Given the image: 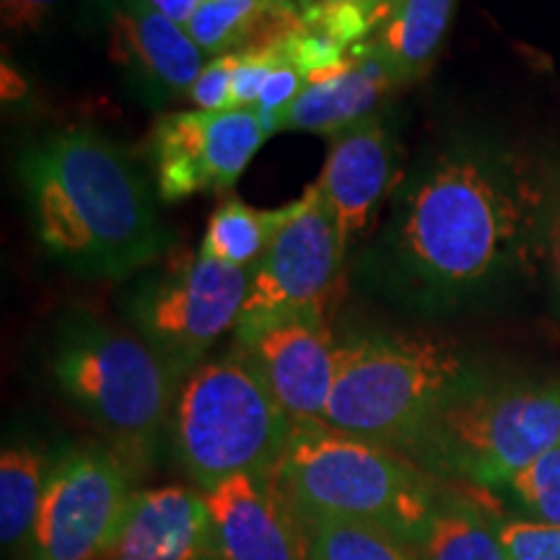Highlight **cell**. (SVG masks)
I'll list each match as a JSON object with an SVG mask.
<instances>
[{
	"instance_id": "cell-1",
	"label": "cell",
	"mask_w": 560,
	"mask_h": 560,
	"mask_svg": "<svg viewBox=\"0 0 560 560\" xmlns=\"http://www.w3.org/2000/svg\"><path fill=\"white\" fill-rule=\"evenodd\" d=\"M558 192L529 153L475 132L444 136L392 192L355 280L405 312L472 304L537 270Z\"/></svg>"
},
{
	"instance_id": "cell-2",
	"label": "cell",
	"mask_w": 560,
	"mask_h": 560,
	"mask_svg": "<svg viewBox=\"0 0 560 560\" xmlns=\"http://www.w3.org/2000/svg\"><path fill=\"white\" fill-rule=\"evenodd\" d=\"M42 247L62 268L122 280L172 244L136 161L91 128L39 138L16 161Z\"/></svg>"
},
{
	"instance_id": "cell-3",
	"label": "cell",
	"mask_w": 560,
	"mask_h": 560,
	"mask_svg": "<svg viewBox=\"0 0 560 560\" xmlns=\"http://www.w3.org/2000/svg\"><path fill=\"white\" fill-rule=\"evenodd\" d=\"M47 371L132 475L151 465L182 380L149 342L96 314L68 312L47 342Z\"/></svg>"
},
{
	"instance_id": "cell-4",
	"label": "cell",
	"mask_w": 560,
	"mask_h": 560,
	"mask_svg": "<svg viewBox=\"0 0 560 560\" xmlns=\"http://www.w3.org/2000/svg\"><path fill=\"white\" fill-rule=\"evenodd\" d=\"M272 480L296 516L369 524L416 550L446 493L405 454L325 423H293Z\"/></svg>"
},
{
	"instance_id": "cell-5",
	"label": "cell",
	"mask_w": 560,
	"mask_h": 560,
	"mask_svg": "<svg viewBox=\"0 0 560 560\" xmlns=\"http://www.w3.org/2000/svg\"><path fill=\"white\" fill-rule=\"evenodd\" d=\"M472 369L444 335L355 327L338 340L325 420L335 431L400 452Z\"/></svg>"
},
{
	"instance_id": "cell-6",
	"label": "cell",
	"mask_w": 560,
	"mask_h": 560,
	"mask_svg": "<svg viewBox=\"0 0 560 560\" xmlns=\"http://www.w3.org/2000/svg\"><path fill=\"white\" fill-rule=\"evenodd\" d=\"M560 441V382L472 374L431 412L402 454L436 478L506 488Z\"/></svg>"
},
{
	"instance_id": "cell-7",
	"label": "cell",
	"mask_w": 560,
	"mask_h": 560,
	"mask_svg": "<svg viewBox=\"0 0 560 560\" xmlns=\"http://www.w3.org/2000/svg\"><path fill=\"white\" fill-rule=\"evenodd\" d=\"M170 431L182 470L206 493L236 475L276 478L293 420L231 348L182 380Z\"/></svg>"
},
{
	"instance_id": "cell-8",
	"label": "cell",
	"mask_w": 560,
	"mask_h": 560,
	"mask_svg": "<svg viewBox=\"0 0 560 560\" xmlns=\"http://www.w3.org/2000/svg\"><path fill=\"white\" fill-rule=\"evenodd\" d=\"M252 272L255 268L182 255L138 278L125 299V314L140 338L185 380L223 335L236 330Z\"/></svg>"
},
{
	"instance_id": "cell-9",
	"label": "cell",
	"mask_w": 560,
	"mask_h": 560,
	"mask_svg": "<svg viewBox=\"0 0 560 560\" xmlns=\"http://www.w3.org/2000/svg\"><path fill=\"white\" fill-rule=\"evenodd\" d=\"M132 475L107 446H75L50 465L32 537L34 560H96L120 535L136 495Z\"/></svg>"
},
{
	"instance_id": "cell-10",
	"label": "cell",
	"mask_w": 560,
	"mask_h": 560,
	"mask_svg": "<svg viewBox=\"0 0 560 560\" xmlns=\"http://www.w3.org/2000/svg\"><path fill=\"white\" fill-rule=\"evenodd\" d=\"M346 260L335 215L319 185L289 206V219L255 265L234 332L304 312H325Z\"/></svg>"
},
{
	"instance_id": "cell-11",
	"label": "cell",
	"mask_w": 560,
	"mask_h": 560,
	"mask_svg": "<svg viewBox=\"0 0 560 560\" xmlns=\"http://www.w3.org/2000/svg\"><path fill=\"white\" fill-rule=\"evenodd\" d=\"M272 136L257 109L172 112L151 130V166L164 202L236 185L255 153Z\"/></svg>"
},
{
	"instance_id": "cell-12",
	"label": "cell",
	"mask_w": 560,
	"mask_h": 560,
	"mask_svg": "<svg viewBox=\"0 0 560 560\" xmlns=\"http://www.w3.org/2000/svg\"><path fill=\"white\" fill-rule=\"evenodd\" d=\"M234 348L293 423L325 420L338 369V338L325 312L293 314L236 332Z\"/></svg>"
},
{
	"instance_id": "cell-13",
	"label": "cell",
	"mask_w": 560,
	"mask_h": 560,
	"mask_svg": "<svg viewBox=\"0 0 560 560\" xmlns=\"http://www.w3.org/2000/svg\"><path fill=\"white\" fill-rule=\"evenodd\" d=\"M109 52L151 104L187 100L206 68V55L185 26L161 16L145 0L109 5Z\"/></svg>"
},
{
	"instance_id": "cell-14",
	"label": "cell",
	"mask_w": 560,
	"mask_h": 560,
	"mask_svg": "<svg viewBox=\"0 0 560 560\" xmlns=\"http://www.w3.org/2000/svg\"><path fill=\"white\" fill-rule=\"evenodd\" d=\"M397 170V138L387 117L374 115L330 136L319 190L335 215L342 249L374 221Z\"/></svg>"
},
{
	"instance_id": "cell-15",
	"label": "cell",
	"mask_w": 560,
	"mask_h": 560,
	"mask_svg": "<svg viewBox=\"0 0 560 560\" xmlns=\"http://www.w3.org/2000/svg\"><path fill=\"white\" fill-rule=\"evenodd\" d=\"M221 560H310L301 522L276 480L236 475L206 490Z\"/></svg>"
},
{
	"instance_id": "cell-16",
	"label": "cell",
	"mask_w": 560,
	"mask_h": 560,
	"mask_svg": "<svg viewBox=\"0 0 560 560\" xmlns=\"http://www.w3.org/2000/svg\"><path fill=\"white\" fill-rule=\"evenodd\" d=\"M215 556L206 493L187 486L136 490L120 535L96 560H208Z\"/></svg>"
},
{
	"instance_id": "cell-17",
	"label": "cell",
	"mask_w": 560,
	"mask_h": 560,
	"mask_svg": "<svg viewBox=\"0 0 560 560\" xmlns=\"http://www.w3.org/2000/svg\"><path fill=\"white\" fill-rule=\"evenodd\" d=\"M397 86L400 83L374 45L361 42L340 66L310 79L299 100L272 120V132L304 130L330 138L332 132L380 115L382 102Z\"/></svg>"
},
{
	"instance_id": "cell-18",
	"label": "cell",
	"mask_w": 560,
	"mask_h": 560,
	"mask_svg": "<svg viewBox=\"0 0 560 560\" xmlns=\"http://www.w3.org/2000/svg\"><path fill=\"white\" fill-rule=\"evenodd\" d=\"M304 11L299 0H208L185 30L202 55L221 58L276 45Z\"/></svg>"
},
{
	"instance_id": "cell-19",
	"label": "cell",
	"mask_w": 560,
	"mask_h": 560,
	"mask_svg": "<svg viewBox=\"0 0 560 560\" xmlns=\"http://www.w3.org/2000/svg\"><path fill=\"white\" fill-rule=\"evenodd\" d=\"M457 3L459 0H397L389 19L366 39L400 86L429 75L450 37Z\"/></svg>"
},
{
	"instance_id": "cell-20",
	"label": "cell",
	"mask_w": 560,
	"mask_h": 560,
	"mask_svg": "<svg viewBox=\"0 0 560 560\" xmlns=\"http://www.w3.org/2000/svg\"><path fill=\"white\" fill-rule=\"evenodd\" d=\"M47 467L45 454L26 441H11L0 454V540L13 552L32 545L42 501H45Z\"/></svg>"
},
{
	"instance_id": "cell-21",
	"label": "cell",
	"mask_w": 560,
	"mask_h": 560,
	"mask_svg": "<svg viewBox=\"0 0 560 560\" xmlns=\"http://www.w3.org/2000/svg\"><path fill=\"white\" fill-rule=\"evenodd\" d=\"M285 219L289 206L260 210L240 198H229L210 213L198 255L231 268H255Z\"/></svg>"
},
{
	"instance_id": "cell-22",
	"label": "cell",
	"mask_w": 560,
	"mask_h": 560,
	"mask_svg": "<svg viewBox=\"0 0 560 560\" xmlns=\"http://www.w3.org/2000/svg\"><path fill=\"white\" fill-rule=\"evenodd\" d=\"M420 560H509L499 529L467 503L444 493L433 522L418 545Z\"/></svg>"
},
{
	"instance_id": "cell-23",
	"label": "cell",
	"mask_w": 560,
	"mask_h": 560,
	"mask_svg": "<svg viewBox=\"0 0 560 560\" xmlns=\"http://www.w3.org/2000/svg\"><path fill=\"white\" fill-rule=\"evenodd\" d=\"M310 560H420L418 550L359 522L299 516Z\"/></svg>"
},
{
	"instance_id": "cell-24",
	"label": "cell",
	"mask_w": 560,
	"mask_h": 560,
	"mask_svg": "<svg viewBox=\"0 0 560 560\" xmlns=\"http://www.w3.org/2000/svg\"><path fill=\"white\" fill-rule=\"evenodd\" d=\"M535 522L560 524V441L506 486Z\"/></svg>"
},
{
	"instance_id": "cell-25",
	"label": "cell",
	"mask_w": 560,
	"mask_h": 560,
	"mask_svg": "<svg viewBox=\"0 0 560 560\" xmlns=\"http://www.w3.org/2000/svg\"><path fill=\"white\" fill-rule=\"evenodd\" d=\"M499 540L509 560H560V524L506 520L499 524Z\"/></svg>"
},
{
	"instance_id": "cell-26",
	"label": "cell",
	"mask_w": 560,
	"mask_h": 560,
	"mask_svg": "<svg viewBox=\"0 0 560 560\" xmlns=\"http://www.w3.org/2000/svg\"><path fill=\"white\" fill-rule=\"evenodd\" d=\"M278 66L280 58L272 45L236 55L234 75H231V109H255L260 104L265 83Z\"/></svg>"
},
{
	"instance_id": "cell-27",
	"label": "cell",
	"mask_w": 560,
	"mask_h": 560,
	"mask_svg": "<svg viewBox=\"0 0 560 560\" xmlns=\"http://www.w3.org/2000/svg\"><path fill=\"white\" fill-rule=\"evenodd\" d=\"M236 55H221L206 62L198 81L192 83L187 102L202 112H229L231 109V75H234Z\"/></svg>"
},
{
	"instance_id": "cell-28",
	"label": "cell",
	"mask_w": 560,
	"mask_h": 560,
	"mask_svg": "<svg viewBox=\"0 0 560 560\" xmlns=\"http://www.w3.org/2000/svg\"><path fill=\"white\" fill-rule=\"evenodd\" d=\"M306 86H310V79H306L301 70L285 66V62H280V66L272 70L260 94V104L255 107L265 117V122L270 125V130H272V120H276L285 107H291Z\"/></svg>"
},
{
	"instance_id": "cell-29",
	"label": "cell",
	"mask_w": 560,
	"mask_h": 560,
	"mask_svg": "<svg viewBox=\"0 0 560 560\" xmlns=\"http://www.w3.org/2000/svg\"><path fill=\"white\" fill-rule=\"evenodd\" d=\"M60 0H0L3 30L13 34H30L45 26Z\"/></svg>"
},
{
	"instance_id": "cell-30",
	"label": "cell",
	"mask_w": 560,
	"mask_h": 560,
	"mask_svg": "<svg viewBox=\"0 0 560 560\" xmlns=\"http://www.w3.org/2000/svg\"><path fill=\"white\" fill-rule=\"evenodd\" d=\"M153 11H159L161 16H166L174 24L187 26L192 21L195 13H198L208 0H145Z\"/></svg>"
},
{
	"instance_id": "cell-31",
	"label": "cell",
	"mask_w": 560,
	"mask_h": 560,
	"mask_svg": "<svg viewBox=\"0 0 560 560\" xmlns=\"http://www.w3.org/2000/svg\"><path fill=\"white\" fill-rule=\"evenodd\" d=\"M548 257H550V270L552 280H556V289L560 296V192L550 215V229H548Z\"/></svg>"
},
{
	"instance_id": "cell-32",
	"label": "cell",
	"mask_w": 560,
	"mask_h": 560,
	"mask_svg": "<svg viewBox=\"0 0 560 560\" xmlns=\"http://www.w3.org/2000/svg\"><path fill=\"white\" fill-rule=\"evenodd\" d=\"M312 3H353V0H310V5ZM374 3H382L384 9H387V13H392L395 11V5H397V0H374ZM389 19V16H387Z\"/></svg>"
},
{
	"instance_id": "cell-33",
	"label": "cell",
	"mask_w": 560,
	"mask_h": 560,
	"mask_svg": "<svg viewBox=\"0 0 560 560\" xmlns=\"http://www.w3.org/2000/svg\"><path fill=\"white\" fill-rule=\"evenodd\" d=\"M299 3H304V5H310V0H299Z\"/></svg>"
},
{
	"instance_id": "cell-34",
	"label": "cell",
	"mask_w": 560,
	"mask_h": 560,
	"mask_svg": "<svg viewBox=\"0 0 560 560\" xmlns=\"http://www.w3.org/2000/svg\"><path fill=\"white\" fill-rule=\"evenodd\" d=\"M215 558H219V556H213V558H208V560H215Z\"/></svg>"
}]
</instances>
